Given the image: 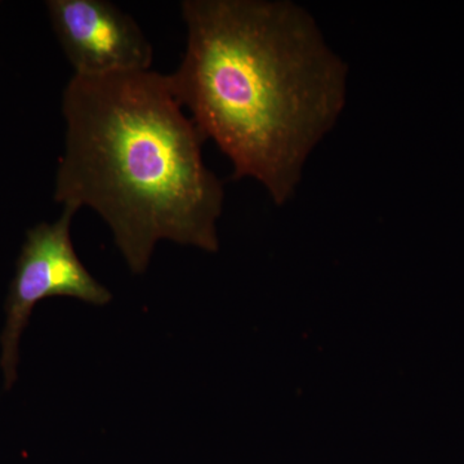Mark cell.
Instances as JSON below:
<instances>
[{"mask_svg":"<svg viewBox=\"0 0 464 464\" xmlns=\"http://www.w3.org/2000/svg\"><path fill=\"white\" fill-rule=\"evenodd\" d=\"M181 11L188 47L169 75L174 96L230 159L232 179L288 203L346 105V63L286 0H186Z\"/></svg>","mask_w":464,"mask_h":464,"instance_id":"cell-1","label":"cell"},{"mask_svg":"<svg viewBox=\"0 0 464 464\" xmlns=\"http://www.w3.org/2000/svg\"><path fill=\"white\" fill-rule=\"evenodd\" d=\"M63 115L54 200L96 210L132 273H145L161 239L218 250L224 186L204 163L207 140L183 114L169 75H74Z\"/></svg>","mask_w":464,"mask_h":464,"instance_id":"cell-2","label":"cell"},{"mask_svg":"<svg viewBox=\"0 0 464 464\" xmlns=\"http://www.w3.org/2000/svg\"><path fill=\"white\" fill-rule=\"evenodd\" d=\"M76 210L63 207L54 222H42L26 232L5 299V323L0 334V368L5 389L17 380L20 342L34 307L43 299L72 297L94 306L111 301L108 288L84 267L72 246L70 227Z\"/></svg>","mask_w":464,"mask_h":464,"instance_id":"cell-3","label":"cell"},{"mask_svg":"<svg viewBox=\"0 0 464 464\" xmlns=\"http://www.w3.org/2000/svg\"><path fill=\"white\" fill-rule=\"evenodd\" d=\"M52 30L74 75L151 70L154 50L141 26L108 0H48Z\"/></svg>","mask_w":464,"mask_h":464,"instance_id":"cell-4","label":"cell"}]
</instances>
